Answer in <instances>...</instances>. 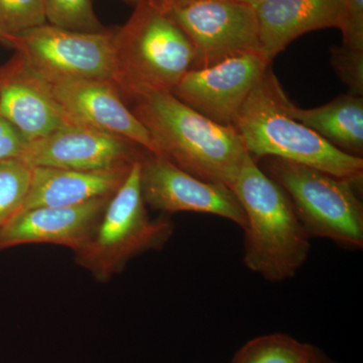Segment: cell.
<instances>
[{"label": "cell", "instance_id": "cell-1", "mask_svg": "<svg viewBox=\"0 0 363 363\" xmlns=\"http://www.w3.org/2000/svg\"><path fill=\"white\" fill-rule=\"evenodd\" d=\"M131 102L161 157L196 178L233 188L247 156L233 126L214 123L171 92L149 93Z\"/></svg>", "mask_w": 363, "mask_h": 363}, {"label": "cell", "instance_id": "cell-2", "mask_svg": "<svg viewBox=\"0 0 363 363\" xmlns=\"http://www.w3.org/2000/svg\"><path fill=\"white\" fill-rule=\"evenodd\" d=\"M271 66L241 107L233 128L255 161L278 157L362 184V157L351 156L296 121Z\"/></svg>", "mask_w": 363, "mask_h": 363}, {"label": "cell", "instance_id": "cell-3", "mask_svg": "<svg viewBox=\"0 0 363 363\" xmlns=\"http://www.w3.org/2000/svg\"><path fill=\"white\" fill-rule=\"evenodd\" d=\"M247 216L243 262L271 283L294 278L311 250L285 190L247 154L231 188Z\"/></svg>", "mask_w": 363, "mask_h": 363}, {"label": "cell", "instance_id": "cell-4", "mask_svg": "<svg viewBox=\"0 0 363 363\" xmlns=\"http://www.w3.org/2000/svg\"><path fill=\"white\" fill-rule=\"evenodd\" d=\"M114 84L123 99L172 92L195 62L186 33L156 0L136 4L130 18L116 28Z\"/></svg>", "mask_w": 363, "mask_h": 363}, {"label": "cell", "instance_id": "cell-5", "mask_svg": "<svg viewBox=\"0 0 363 363\" xmlns=\"http://www.w3.org/2000/svg\"><path fill=\"white\" fill-rule=\"evenodd\" d=\"M140 160L105 208L96 230L85 247L74 253L79 267L99 284L121 274L131 259L162 250L175 231L167 217L150 218L140 188Z\"/></svg>", "mask_w": 363, "mask_h": 363}, {"label": "cell", "instance_id": "cell-6", "mask_svg": "<svg viewBox=\"0 0 363 363\" xmlns=\"http://www.w3.org/2000/svg\"><path fill=\"white\" fill-rule=\"evenodd\" d=\"M262 171L285 190L310 238L362 250L363 205L357 192L362 184L278 157H267Z\"/></svg>", "mask_w": 363, "mask_h": 363}, {"label": "cell", "instance_id": "cell-7", "mask_svg": "<svg viewBox=\"0 0 363 363\" xmlns=\"http://www.w3.org/2000/svg\"><path fill=\"white\" fill-rule=\"evenodd\" d=\"M116 30L82 33L45 23L6 38L21 64L43 80L114 81ZM114 83V82H113Z\"/></svg>", "mask_w": 363, "mask_h": 363}, {"label": "cell", "instance_id": "cell-8", "mask_svg": "<svg viewBox=\"0 0 363 363\" xmlns=\"http://www.w3.org/2000/svg\"><path fill=\"white\" fill-rule=\"evenodd\" d=\"M166 11L194 48L193 68L212 66L242 52H262L257 11L247 4L194 0Z\"/></svg>", "mask_w": 363, "mask_h": 363}, {"label": "cell", "instance_id": "cell-9", "mask_svg": "<svg viewBox=\"0 0 363 363\" xmlns=\"http://www.w3.org/2000/svg\"><path fill=\"white\" fill-rule=\"evenodd\" d=\"M271 63L262 52H242L212 66L191 69L171 93L214 123L233 126Z\"/></svg>", "mask_w": 363, "mask_h": 363}, {"label": "cell", "instance_id": "cell-10", "mask_svg": "<svg viewBox=\"0 0 363 363\" xmlns=\"http://www.w3.org/2000/svg\"><path fill=\"white\" fill-rule=\"evenodd\" d=\"M140 188L147 206L164 213L211 214L247 225L245 210L233 191L190 175L166 157L145 152L140 159Z\"/></svg>", "mask_w": 363, "mask_h": 363}, {"label": "cell", "instance_id": "cell-11", "mask_svg": "<svg viewBox=\"0 0 363 363\" xmlns=\"http://www.w3.org/2000/svg\"><path fill=\"white\" fill-rule=\"evenodd\" d=\"M138 145L83 125H72L28 143L21 159L32 167L77 171L128 168L145 154Z\"/></svg>", "mask_w": 363, "mask_h": 363}, {"label": "cell", "instance_id": "cell-12", "mask_svg": "<svg viewBox=\"0 0 363 363\" xmlns=\"http://www.w3.org/2000/svg\"><path fill=\"white\" fill-rule=\"evenodd\" d=\"M40 80L57 104L78 125L125 138L147 152L161 156L149 131L126 106L112 81Z\"/></svg>", "mask_w": 363, "mask_h": 363}, {"label": "cell", "instance_id": "cell-13", "mask_svg": "<svg viewBox=\"0 0 363 363\" xmlns=\"http://www.w3.org/2000/svg\"><path fill=\"white\" fill-rule=\"evenodd\" d=\"M112 196L74 206L38 207L21 211L0 234V252L40 243L77 252L92 238Z\"/></svg>", "mask_w": 363, "mask_h": 363}, {"label": "cell", "instance_id": "cell-14", "mask_svg": "<svg viewBox=\"0 0 363 363\" xmlns=\"http://www.w3.org/2000/svg\"><path fill=\"white\" fill-rule=\"evenodd\" d=\"M0 116L28 143L78 125L57 104L44 82L16 56L0 67Z\"/></svg>", "mask_w": 363, "mask_h": 363}, {"label": "cell", "instance_id": "cell-15", "mask_svg": "<svg viewBox=\"0 0 363 363\" xmlns=\"http://www.w3.org/2000/svg\"><path fill=\"white\" fill-rule=\"evenodd\" d=\"M260 49L272 61L305 33L324 28L342 30V0H264L255 7Z\"/></svg>", "mask_w": 363, "mask_h": 363}, {"label": "cell", "instance_id": "cell-16", "mask_svg": "<svg viewBox=\"0 0 363 363\" xmlns=\"http://www.w3.org/2000/svg\"><path fill=\"white\" fill-rule=\"evenodd\" d=\"M133 166L105 171L33 167L32 185L21 211L74 206L112 196L128 178Z\"/></svg>", "mask_w": 363, "mask_h": 363}, {"label": "cell", "instance_id": "cell-17", "mask_svg": "<svg viewBox=\"0 0 363 363\" xmlns=\"http://www.w3.org/2000/svg\"><path fill=\"white\" fill-rule=\"evenodd\" d=\"M291 116L311 128L333 147L351 156L362 157L363 96L340 95L328 104L302 109L291 102Z\"/></svg>", "mask_w": 363, "mask_h": 363}, {"label": "cell", "instance_id": "cell-18", "mask_svg": "<svg viewBox=\"0 0 363 363\" xmlns=\"http://www.w3.org/2000/svg\"><path fill=\"white\" fill-rule=\"evenodd\" d=\"M316 350L288 334H267L241 346L230 363H311Z\"/></svg>", "mask_w": 363, "mask_h": 363}, {"label": "cell", "instance_id": "cell-19", "mask_svg": "<svg viewBox=\"0 0 363 363\" xmlns=\"http://www.w3.org/2000/svg\"><path fill=\"white\" fill-rule=\"evenodd\" d=\"M32 179L33 167L23 160L0 162V234L23 210Z\"/></svg>", "mask_w": 363, "mask_h": 363}, {"label": "cell", "instance_id": "cell-20", "mask_svg": "<svg viewBox=\"0 0 363 363\" xmlns=\"http://www.w3.org/2000/svg\"><path fill=\"white\" fill-rule=\"evenodd\" d=\"M45 18L50 25L74 30L97 33L106 30L100 23L92 0H44Z\"/></svg>", "mask_w": 363, "mask_h": 363}, {"label": "cell", "instance_id": "cell-21", "mask_svg": "<svg viewBox=\"0 0 363 363\" xmlns=\"http://www.w3.org/2000/svg\"><path fill=\"white\" fill-rule=\"evenodd\" d=\"M45 23L44 0H0V43Z\"/></svg>", "mask_w": 363, "mask_h": 363}, {"label": "cell", "instance_id": "cell-22", "mask_svg": "<svg viewBox=\"0 0 363 363\" xmlns=\"http://www.w3.org/2000/svg\"><path fill=\"white\" fill-rule=\"evenodd\" d=\"M331 65L350 94L363 96V50L340 45L330 51Z\"/></svg>", "mask_w": 363, "mask_h": 363}, {"label": "cell", "instance_id": "cell-23", "mask_svg": "<svg viewBox=\"0 0 363 363\" xmlns=\"http://www.w3.org/2000/svg\"><path fill=\"white\" fill-rule=\"evenodd\" d=\"M345 21L341 33L343 45L363 50V0H342Z\"/></svg>", "mask_w": 363, "mask_h": 363}, {"label": "cell", "instance_id": "cell-24", "mask_svg": "<svg viewBox=\"0 0 363 363\" xmlns=\"http://www.w3.org/2000/svg\"><path fill=\"white\" fill-rule=\"evenodd\" d=\"M28 143L13 124L0 116V162L21 159Z\"/></svg>", "mask_w": 363, "mask_h": 363}, {"label": "cell", "instance_id": "cell-25", "mask_svg": "<svg viewBox=\"0 0 363 363\" xmlns=\"http://www.w3.org/2000/svg\"><path fill=\"white\" fill-rule=\"evenodd\" d=\"M156 1L162 7V9H172V7L183 6V4L194 1V0H156Z\"/></svg>", "mask_w": 363, "mask_h": 363}, {"label": "cell", "instance_id": "cell-26", "mask_svg": "<svg viewBox=\"0 0 363 363\" xmlns=\"http://www.w3.org/2000/svg\"><path fill=\"white\" fill-rule=\"evenodd\" d=\"M311 363H338L336 362L335 360L332 359L331 357H329L326 353L323 352L321 350L317 347L316 353H315V357L313 358Z\"/></svg>", "mask_w": 363, "mask_h": 363}, {"label": "cell", "instance_id": "cell-27", "mask_svg": "<svg viewBox=\"0 0 363 363\" xmlns=\"http://www.w3.org/2000/svg\"><path fill=\"white\" fill-rule=\"evenodd\" d=\"M238 1L247 4L248 6L255 7H255L259 6V4H262V1H264V0H238Z\"/></svg>", "mask_w": 363, "mask_h": 363}, {"label": "cell", "instance_id": "cell-28", "mask_svg": "<svg viewBox=\"0 0 363 363\" xmlns=\"http://www.w3.org/2000/svg\"><path fill=\"white\" fill-rule=\"evenodd\" d=\"M121 1L125 2V4H130V6H133L135 7L136 4H140V2H142L143 0H121Z\"/></svg>", "mask_w": 363, "mask_h": 363}]
</instances>
